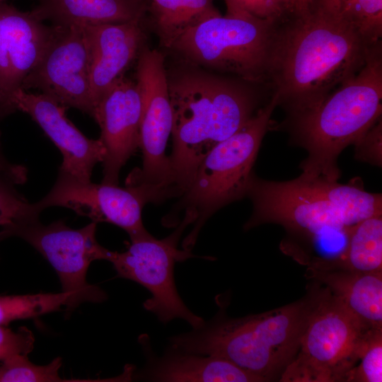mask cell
I'll use <instances>...</instances> for the list:
<instances>
[{
  "instance_id": "1",
  "label": "cell",
  "mask_w": 382,
  "mask_h": 382,
  "mask_svg": "<svg viewBox=\"0 0 382 382\" xmlns=\"http://www.w3.org/2000/svg\"><path fill=\"white\" fill-rule=\"evenodd\" d=\"M276 23L267 84L293 117L318 105L365 64L371 47L340 13L314 0Z\"/></svg>"
},
{
  "instance_id": "2",
  "label": "cell",
  "mask_w": 382,
  "mask_h": 382,
  "mask_svg": "<svg viewBox=\"0 0 382 382\" xmlns=\"http://www.w3.org/2000/svg\"><path fill=\"white\" fill-rule=\"evenodd\" d=\"M166 71L173 112L170 199L187 190L212 149L243 127L262 106L256 84L180 61Z\"/></svg>"
},
{
  "instance_id": "3",
  "label": "cell",
  "mask_w": 382,
  "mask_h": 382,
  "mask_svg": "<svg viewBox=\"0 0 382 382\" xmlns=\"http://www.w3.org/2000/svg\"><path fill=\"white\" fill-rule=\"evenodd\" d=\"M327 291L318 283L300 300L240 318H229L220 308L199 328L170 337L169 345L227 359L260 381H279L295 357L309 320Z\"/></svg>"
},
{
  "instance_id": "4",
  "label": "cell",
  "mask_w": 382,
  "mask_h": 382,
  "mask_svg": "<svg viewBox=\"0 0 382 382\" xmlns=\"http://www.w3.org/2000/svg\"><path fill=\"white\" fill-rule=\"evenodd\" d=\"M381 41L370 49L365 64L342 82L318 105L287 117L284 127L291 141L306 150L301 163L303 178L337 181L341 172L337 158L381 117Z\"/></svg>"
},
{
  "instance_id": "5",
  "label": "cell",
  "mask_w": 382,
  "mask_h": 382,
  "mask_svg": "<svg viewBox=\"0 0 382 382\" xmlns=\"http://www.w3.org/2000/svg\"><path fill=\"white\" fill-rule=\"evenodd\" d=\"M277 100L270 96L239 130L217 144L200 163L187 190L163 218L165 226L178 224L180 214L192 225L182 248L191 251L206 221L219 209L246 197L253 166Z\"/></svg>"
},
{
  "instance_id": "6",
  "label": "cell",
  "mask_w": 382,
  "mask_h": 382,
  "mask_svg": "<svg viewBox=\"0 0 382 382\" xmlns=\"http://www.w3.org/2000/svg\"><path fill=\"white\" fill-rule=\"evenodd\" d=\"M277 22L221 14L187 30L168 49L180 62L267 84Z\"/></svg>"
},
{
  "instance_id": "7",
  "label": "cell",
  "mask_w": 382,
  "mask_h": 382,
  "mask_svg": "<svg viewBox=\"0 0 382 382\" xmlns=\"http://www.w3.org/2000/svg\"><path fill=\"white\" fill-rule=\"evenodd\" d=\"M378 330L364 324L328 289L279 381L345 382Z\"/></svg>"
},
{
  "instance_id": "8",
  "label": "cell",
  "mask_w": 382,
  "mask_h": 382,
  "mask_svg": "<svg viewBox=\"0 0 382 382\" xmlns=\"http://www.w3.org/2000/svg\"><path fill=\"white\" fill-rule=\"evenodd\" d=\"M96 226L97 223L91 221L74 229L62 219L45 225L33 216L1 227L0 241L21 238L48 261L59 277L62 291L70 294L65 311L71 312L81 303H100L108 298L103 289L86 279L91 263L108 261L111 251L98 242Z\"/></svg>"
},
{
  "instance_id": "9",
  "label": "cell",
  "mask_w": 382,
  "mask_h": 382,
  "mask_svg": "<svg viewBox=\"0 0 382 382\" xmlns=\"http://www.w3.org/2000/svg\"><path fill=\"white\" fill-rule=\"evenodd\" d=\"M136 71L141 100L142 165L128 175L126 185L143 188L153 202L160 203L166 199L169 165L166 148L173 126L164 55L145 45L137 58Z\"/></svg>"
},
{
  "instance_id": "10",
  "label": "cell",
  "mask_w": 382,
  "mask_h": 382,
  "mask_svg": "<svg viewBox=\"0 0 382 382\" xmlns=\"http://www.w3.org/2000/svg\"><path fill=\"white\" fill-rule=\"evenodd\" d=\"M190 225L182 218L177 228L168 236L157 239L151 233L131 241L123 252L111 251L108 261L119 277L134 281L151 294L144 308L164 324L178 318L186 321L192 329L199 328L204 320L192 313L178 292L174 267L177 261L194 257L191 251L178 248L183 231Z\"/></svg>"
},
{
  "instance_id": "11",
  "label": "cell",
  "mask_w": 382,
  "mask_h": 382,
  "mask_svg": "<svg viewBox=\"0 0 382 382\" xmlns=\"http://www.w3.org/2000/svg\"><path fill=\"white\" fill-rule=\"evenodd\" d=\"M147 203L148 197L139 187L82 182L59 172L50 192L32 203L31 208L39 216L52 207L67 208L97 224H114L125 231L133 241L150 234L141 217L142 209Z\"/></svg>"
},
{
  "instance_id": "12",
  "label": "cell",
  "mask_w": 382,
  "mask_h": 382,
  "mask_svg": "<svg viewBox=\"0 0 382 382\" xmlns=\"http://www.w3.org/2000/svg\"><path fill=\"white\" fill-rule=\"evenodd\" d=\"M246 197L252 202L253 212L244 224L245 230L272 223L282 226L288 236L303 237L353 226L337 211L303 192L292 180L272 181L253 173Z\"/></svg>"
},
{
  "instance_id": "13",
  "label": "cell",
  "mask_w": 382,
  "mask_h": 382,
  "mask_svg": "<svg viewBox=\"0 0 382 382\" xmlns=\"http://www.w3.org/2000/svg\"><path fill=\"white\" fill-rule=\"evenodd\" d=\"M58 27L57 35L22 88L37 89L63 106L93 117L91 54L84 28Z\"/></svg>"
},
{
  "instance_id": "14",
  "label": "cell",
  "mask_w": 382,
  "mask_h": 382,
  "mask_svg": "<svg viewBox=\"0 0 382 382\" xmlns=\"http://www.w3.org/2000/svg\"><path fill=\"white\" fill-rule=\"evenodd\" d=\"M59 30L0 0V120L17 111L15 97Z\"/></svg>"
},
{
  "instance_id": "15",
  "label": "cell",
  "mask_w": 382,
  "mask_h": 382,
  "mask_svg": "<svg viewBox=\"0 0 382 382\" xmlns=\"http://www.w3.org/2000/svg\"><path fill=\"white\" fill-rule=\"evenodd\" d=\"M93 118L104 148L102 183L118 185L121 168L139 149L141 100L136 81L125 76L103 94Z\"/></svg>"
},
{
  "instance_id": "16",
  "label": "cell",
  "mask_w": 382,
  "mask_h": 382,
  "mask_svg": "<svg viewBox=\"0 0 382 382\" xmlns=\"http://www.w3.org/2000/svg\"><path fill=\"white\" fill-rule=\"evenodd\" d=\"M15 106L28 115L43 130L62 155L59 172L82 182L91 181L92 172L102 163L105 151L98 139L86 137L66 116V107L43 93L21 89Z\"/></svg>"
},
{
  "instance_id": "17",
  "label": "cell",
  "mask_w": 382,
  "mask_h": 382,
  "mask_svg": "<svg viewBox=\"0 0 382 382\" xmlns=\"http://www.w3.org/2000/svg\"><path fill=\"white\" fill-rule=\"evenodd\" d=\"M141 22L83 27L90 47V80L95 108L103 94L137 60L145 45Z\"/></svg>"
},
{
  "instance_id": "18",
  "label": "cell",
  "mask_w": 382,
  "mask_h": 382,
  "mask_svg": "<svg viewBox=\"0 0 382 382\" xmlns=\"http://www.w3.org/2000/svg\"><path fill=\"white\" fill-rule=\"evenodd\" d=\"M146 362L132 378L157 382H260L231 361L214 356L182 351L168 346L156 355L146 335L139 337Z\"/></svg>"
},
{
  "instance_id": "19",
  "label": "cell",
  "mask_w": 382,
  "mask_h": 382,
  "mask_svg": "<svg viewBox=\"0 0 382 382\" xmlns=\"http://www.w3.org/2000/svg\"><path fill=\"white\" fill-rule=\"evenodd\" d=\"M31 10L40 21L59 27L89 26L142 21L144 0H37Z\"/></svg>"
},
{
  "instance_id": "20",
  "label": "cell",
  "mask_w": 382,
  "mask_h": 382,
  "mask_svg": "<svg viewBox=\"0 0 382 382\" xmlns=\"http://www.w3.org/2000/svg\"><path fill=\"white\" fill-rule=\"evenodd\" d=\"M307 276L327 287L370 328L382 329V272H357L308 267Z\"/></svg>"
},
{
  "instance_id": "21",
  "label": "cell",
  "mask_w": 382,
  "mask_h": 382,
  "mask_svg": "<svg viewBox=\"0 0 382 382\" xmlns=\"http://www.w3.org/2000/svg\"><path fill=\"white\" fill-rule=\"evenodd\" d=\"M292 180L303 192L337 211L352 226L382 215L381 194L366 191L361 180L357 178L347 184L301 175Z\"/></svg>"
},
{
  "instance_id": "22",
  "label": "cell",
  "mask_w": 382,
  "mask_h": 382,
  "mask_svg": "<svg viewBox=\"0 0 382 382\" xmlns=\"http://www.w3.org/2000/svg\"><path fill=\"white\" fill-rule=\"evenodd\" d=\"M308 267L357 272H382V215L353 226L343 252L330 260H316Z\"/></svg>"
},
{
  "instance_id": "23",
  "label": "cell",
  "mask_w": 382,
  "mask_h": 382,
  "mask_svg": "<svg viewBox=\"0 0 382 382\" xmlns=\"http://www.w3.org/2000/svg\"><path fill=\"white\" fill-rule=\"evenodd\" d=\"M148 8L160 43L166 49L187 30L220 14L213 0H151Z\"/></svg>"
},
{
  "instance_id": "24",
  "label": "cell",
  "mask_w": 382,
  "mask_h": 382,
  "mask_svg": "<svg viewBox=\"0 0 382 382\" xmlns=\"http://www.w3.org/2000/svg\"><path fill=\"white\" fill-rule=\"evenodd\" d=\"M70 294L39 293L23 295H0V325L16 320L37 318L67 308Z\"/></svg>"
},
{
  "instance_id": "25",
  "label": "cell",
  "mask_w": 382,
  "mask_h": 382,
  "mask_svg": "<svg viewBox=\"0 0 382 382\" xmlns=\"http://www.w3.org/2000/svg\"><path fill=\"white\" fill-rule=\"evenodd\" d=\"M62 364L59 357L48 364L37 365L28 359V355H15L0 364V382L72 381L60 376Z\"/></svg>"
},
{
  "instance_id": "26",
  "label": "cell",
  "mask_w": 382,
  "mask_h": 382,
  "mask_svg": "<svg viewBox=\"0 0 382 382\" xmlns=\"http://www.w3.org/2000/svg\"><path fill=\"white\" fill-rule=\"evenodd\" d=\"M340 13L369 43L381 40L382 0H349Z\"/></svg>"
},
{
  "instance_id": "27",
  "label": "cell",
  "mask_w": 382,
  "mask_h": 382,
  "mask_svg": "<svg viewBox=\"0 0 382 382\" xmlns=\"http://www.w3.org/2000/svg\"><path fill=\"white\" fill-rule=\"evenodd\" d=\"M345 381H382V330L371 336L358 363L347 374Z\"/></svg>"
},
{
  "instance_id": "28",
  "label": "cell",
  "mask_w": 382,
  "mask_h": 382,
  "mask_svg": "<svg viewBox=\"0 0 382 382\" xmlns=\"http://www.w3.org/2000/svg\"><path fill=\"white\" fill-rule=\"evenodd\" d=\"M12 179L0 175V226L4 227L28 216H36L31 204L16 187Z\"/></svg>"
},
{
  "instance_id": "29",
  "label": "cell",
  "mask_w": 382,
  "mask_h": 382,
  "mask_svg": "<svg viewBox=\"0 0 382 382\" xmlns=\"http://www.w3.org/2000/svg\"><path fill=\"white\" fill-rule=\"evenodd\" d=\"M227 15L277 22L290 11L288 0H224Z\"/></svg>"
},
{
  "instance_id": "30",
  "label": "cell",
  "mask_w": 382,
  "mask_h": 382,
  "mask_svg": "<svg viewBox=\"0 0 382 382\" xmlns=\"http://www.w3.org/2000/svg\"><path fill=\"white\" fill-rule=\"evenodd\" d=\"M34 344V335L27 327L13 330L6 325H0V361L18 354L28 355Z\"/></svg>"
},
{
  "instance_id": "31",
  "label": "cell",
  "mask_w": 382,
  "mask_h": 382,
  "mask_svg": "<svg viewBox=\"0 0 382 382\" xmlns=\"http://www.w3.org/2000/svg\"><path fill=\"white\" fill-rule=\"evenodd\" d=\"M354 158L372 166H382L381 117L354 144Z\"/></svg>"
},
{
  "instance_id": "32",
  "label": "cell",
  "mask_w": 382,
  "mask_h": 382,
  "mask_svg": "<svg viewBox=\"0 0 382 382\" xmlns=\"http://www.w3.org/2000/svg\"><path fill=\"white\" fill-rule=\"evenodd\" d=\"M0 175L6 176L17 185H21L28 179V169L21 164L11 162L4 155L0 141Z\"/></svg>"
},
{
  "instance_id": "33",
  "label": "cell",
  "mask_w": 382,
  "mask_h": 382,
  "mask_svg": "<svg viewBox=\"0 0 382 382\" xmlns=\"http://www.w3.org/2000/svg\"><path fill=\"white\" fill-rule=\"evenodd\" d=\"M290 11H303L307 9L313 2L314 0H288Z\"/></svg>"
},
{
  "instance_id": "34",
  "label": "cell",
  "mask_w": 382,
  "mask_h": 382,
  "mask_svg": "<svg viewBox=\"0 0 382 382\" xmlns=\"http://www.w3.org/2000/svg\"><path fill=\"white\" fill-rule=\"evenodd\" d=\"M325 6L331 9L340 11L343 5L349 0H320Z\"/></svg>"
},
{
  "instance_id": "35",
  "label": "cell",
  "mask_w": 382,
  "mask_h": 382,
  "mask_svg": "<svg viewBox=\"0 0 382 382\" xmlns=\"http://www.w3.org/2000/svg\"><path fill=\"white\" fill-rule=\"evenodd\" d=\"M0 121H1V120H0Z\"/></svg>"
}]
</instances>
